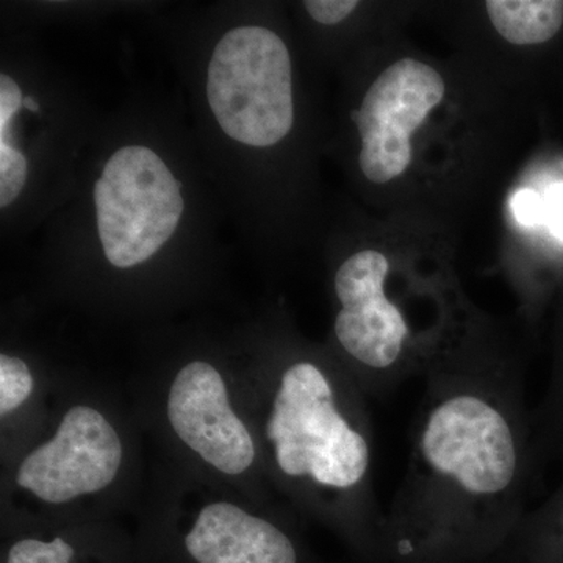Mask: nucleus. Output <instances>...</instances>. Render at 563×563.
Masks as SVG:
<instances>
[{
    "label": "nucleus",
    "mask_w": 563,
    "mask_h": 563,
    "mask_svg": "<svg viewBox=\"0 0 563 563\" xmlns=\"http://www.w3.org/2000/svg\"><path fill=\"white\" fill-rule=\"evenodd\" d=\"M95 203L103 252L117 268L150 261L172 239L184 213L179 181L144 146L111 155L95 184Z\"/></svg>",
    "instance_id": "nucleus-5"
},
{
    "label": "nucleus",
    "mask_w": 563,
    "mask_h": 563,
    "mask_svg": "<svg viewBox=\"0 0 563 563\" xmlns=\"http://www.w3.org/2000/svg\"><path fill=\"white\" fill-rule=\"evenodd\" d=\"M185 547L198 563H298L287 533L225 501L203 507Z\"/></svg>",
    "instance_id": "nucleus-9"
},
{
    "label": "nucleus",
    "mask_w": 563,
    "mask_h": 563,
    "mask_svg": "<svg viewBox=\"0 0 563 563\" xmlns=\"http://www.w3.org/2000/svg\"><path fill=\"white\" fill-rule=\"evenodd\" d=\"M29 166L22 152L0 143V207L10 206L27 181Z\"/></svg>",
    "instance_id": "nucleus-14"
},
{
    "label": "nucleus",
    "mask_w": 563,
    "mask_h": 563,
    "mask_svg": "<svg viewBox=\"0 0 563 563\" xmlns=\"http://www.w3.org/2000/svg\"><path fill=\"white\" fill-rule=\"evenodd\" d=\"M24 102L21 88L16 81L7 74L0 76V143L5 141V133L9 131L11 120L20 111Z\"/></svg>",
    "instance_id": "nucleus-16"
},
{
    "label": "nucleus",
    "mask_w": 563,
    "mask_h": 563,
    "mask_svg": "<svg viewBox=\"0 0 563 563\" xmlns=\"http://www.w3.org/2000/svg\"><path fill=\"white\" fill-rule=\"evenodd\" d=\"M485 11L498 35L515 46L547 43L563 24L561 0H487Z\"/></svg>",
    "instance_id": "nucleus-10"
},
{
    "label": "nucleus",
    "mask_w": 563,
    "mask_h": 563,
    "mask_svg": "<svg viewBox=\"0 0 563 563\" xmlns=\"http://www.w3.org/2000/svg\"><path fill=\"white\" fill-rule=\"evenodd\" d=\"M122 463L117 429L98 409L76 406L49 442L21 462L16 484L41 501L66 504L109 487Z\"/></svg>",
    "instance_id": "nucleus-7"
},
{
    "label": "nucleus",
    "mask_w": 563,
    "mask_h": 563,
    "mask_svg": "<svg viewBox=\"0 0 563 563\" xmlns=\"http://www.w3.org/2000/svg\"><path fill=\"white\" fill-rule=\"evenodd\" d=\"M22 107H25L29 111H33V113H38L40 103L36 102V99H33L32 96H27L24 98V102H22Z\"/></svg>",
    "instance_id": "nucleus-19"
},
{
    "label": "nucleus",
    "mask_w": 563,
    "mask_h": 563,
    "mask_svg": "<svg viewBox=\"0 0 563 563\" xmlns=\"http://www.w3.org/2000/svg\"><path fill=\"white\" fill-rule=\"evenodd\" d=\"M532 539L542 551L544 563H563V483L526 520Z\"/></svg>",
    "instance_id": "nucleus-11"
},
{
    "label": "nucleus",
    "mask_w": 563,
    "mask_h": 563,
    "mask_svg": "<svg viewBox=\"0 0 563 563\" xmlns=\"http://www.w3.org/2000/svg\"><path fill=\"white\" fill-rule=\"evenodd\" d=\"M515 217L526 225L544 222V199L536 191L523 190L517 192L512 202Z\"/></svg>",
    "instance_id": "nucleus-17"
},
{
    "label": "nucleus",
    "mask_w": 563,
    "mask_h": 563,
    "mask_svg": "<svg viewBox=\"0 0 563 563\" xmlns=\"http://www.w3.org/2000/svg\"><path fill=\"white\" fill-rule=\"evenodd\" d=\"M307 13L322 25H335L357 9L355 0H309L303 2Z\"/></svg>",
    "instance_id": "nucleus-15"
},
{
    "label": "nucleus",
    "mask_w": 563,
    "mask_h": 563,
    "mask_svg": "<svg viewBox=\"0 0 563 563\" xmlns=\"http://www.w3.org/2000/svg\"><path fill=\"white\" fill-rule=\"evenodd\" d=\"M390 272L384 252L362 250L342 263L333 279L340 301L333 324L336 342L365 376V390L383 395L432 365L409 314L385 291Z\"/></svg>",
    "instance_id": "nucleus-4"
},
{
    "label": "nucleus",
    "mask_w": 563,
    "mask_h": 563,
    "mask_svg": "<svg viewBox=\"0 0 563 563\" xmlns=\"http://www.w3.org/2000/svg\"><path fill=\"white\" fill-rule=\"evenodd\" d=\"M168 418L181 442L224 474H242L255 461V443L233 412L228 385L210 363L195 361L174 377Z\"/></svg>",
    "instance_id": "nucleus-8"
},
{
    "label": "nucleus",
    "mask_w": 563,
    "mask_h": 563,
    "mask_svg": "<svg viewBox=\"0 0 563 563\" xmlns=\"http://www.w3.org/2000/svg\"><path fill=\"white\" fill-rule=\"evenodd\" d=\"M33 377L27 363L20 357L0 355V413L2 417L20 409L31 398Z\"/></svg>",
    "instance_id": "nucleus-12"
},
{
    "label": "nucleus",
    "mask_w": 563,
    "mask_h": 563,
    "mask_svg": "<svg viewBox=\"0 0 563 563\" xmlns=\"http://www.w3.org/2000/svg\"><path fill=\"white\" fill-rule=\"evenodd\" d=\"M207 99L232 140L254 147L279 143L295 122L287 44L263 27L225 33L207 70Z\"/></svg>",
    "instance_id": "nucleus-3"
},
{
    "label": "nucleus",
    "mask_w": 563,
    "mask_h": 563,
    "mask_svg": "<svg viewBox=\"0 0 563 563\" xmlns=\"http://www.w3.org/2000/svg\"><path fill=\"white\" fill-rule=\"evenodd\" d=\"M74 550L62 537L51 542L24 539L11 547L7 563H69Z\"/></svg>",
    "instance_id": "nucleus-13"
},
{
    "label": "nucleus",
    "mask_w": 563,
    "mask_h": 563,
    "mask_svg": "<svg viewBox=\"0 0 563 563\" xmlns=\"http://www.w3.org/2000/svg\"><path fill=\"white\" fill-rule=\"evenodd\" d=\"M350 396L318 363L292 362L277 380L265 433L285 479L328 495L369 523L377 512L372 429Z\"/></svg>",
    "instance_id": "nucleus-2"
},
{
    "label": "nucleus",
    "mask_w": 563,
    "mask_h": 563,
    "mask_svg": "<svg viewBox=\"0 0 563 563\" xmlns=\"http://www.w3.org/2000/svg\"><path fill=\"white\" fill-rule=\"evenodd\" d=\"M446 95L442 74L417 58H401L377 76L355 117L358 165L373 184L398 179L412 163V135Z\"/></svg>",
    "instance_id": "nucleus-6"
},
{
    "label": "nucleus",
    "mask_w": 563,
    "mask_h": 563,
    "mask_svg": "<svg viewBox=\"0 0 563 563\" xmlns=\"http://www.w3.org/2000/svg\"><path fill=\"white\" fill-rule=\"evenodd\" d=\"M426 374L409 466L383 521L399 559L498 539L520 523L536 479L531 413L509 362L442 351Z\"/></svg>",
    "instance_id": "nucleus-1"
},
{
    "label": "nucleus",
    "mask_w": 563,
    "mask_h": 563,
    "mask_svg": "<svg viewBox=\"0 0 563 563\" xmlns=\"http://www.w3.org/2000/svg\"><path fill=\"white\" fill-rule=\"evenodd\" d=\"M544 222L551 232L563 240V184H555L544 198Z\"/></svg>",
    "instance_id": "nucleus-18"
}]
</instances>
